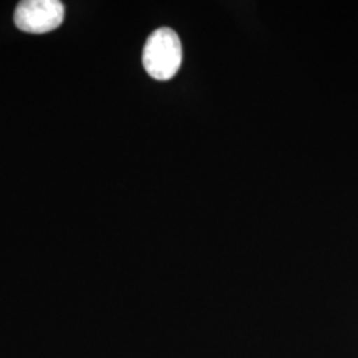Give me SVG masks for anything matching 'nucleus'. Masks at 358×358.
Returning a JSON list of instances; mask_svg holds the SVG:
<instances>
[{"label": "nucleus", "mask_w": 358, "mask_h": 358, "mask_svg": "<svg viewBox=\"0 0 358 358\" xmlns=\"http://www.w3.org/2000/svg\"><path fill=\"white\" fill-rule=\"evenodd\" d=\"M182 60V43L174 29L161 27L146 40L142 52V64L149 76L159 81L170 80L177 75Z\"/></svg>", "instance_id": "obj_1"}, {"label": "nucleus", "mask_w": 358, "mask_h": 358, "mask_svg": "<svg viewBox=\"0 0 358 358\" xmlns=\"http://www.w3.org/2000/svg\"><path fill=\"white\" fill-rule=\"evenodd\" d=\"M64 4L59 0H24L13 13L16 27L28 34H47L64 22Z\"/></svg>", "instance_id": "obj_2"}]
</instances>
